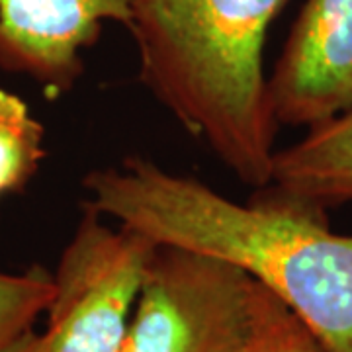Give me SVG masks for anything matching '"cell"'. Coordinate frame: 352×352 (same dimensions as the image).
<instances>
[{
  "label": "cell",
  "mask_w": 352,
  "mask_h": 352,
  "mask_svg": "<svg viewBox=\"0 0 352 352\" xmlns=\"http://www.w3.org/2000/svg\"><path fill=\"white\" fill-rule=\"evenodd\" d=\"M51 298L53 276L45 268L0 272V352H18L36 335V321L47 311Z\"/></svg>",
  "instance_id": "cell-9"
},
{
  "label": "cell",
  "mask_w": 352,
  "mask_h": 352,
  "mask_svg": "<svg viewBox=\"0 0 352 352\" xmlns=\"http://www.w3.org/2000/svg\"><path fill=\"white\" fill-rule=\"evenodd\" d=\"M263 286L233 264L159 245L120 352H241Z\"/></svg>",
  "instance_id": "cell-3"
},
{
  "label": "cell",
  "mask_w": 352,
  "mask_h": 352,
  "mask_svg": "<svg viewBox=\"0 0 352 352\" xmlns=\"http://www.w3.org/2000/svg\"><path fill=\"white\" fill-rule=\"evenodd\" d=\"M276 124L315 127L352 108V0H305L268 78Z\"/></svg>",
  "instance_id": "cell-5"
},
{
  "label": "cell",
  "mask_w": 352,
  "mask_h": 352,
  "mask_svg": "<svg viewBox=\"0 0 352 352\" xmlns=\"http://www.w3.org/2000/svg\"><path fill=\"white\" fill-rule=\"evenodd\" d=\"M106 22L127 30L129 0H0V65L63 94Z\"/></svg>",
  "instance_id": "cell-6"
},
{
  "label": "cell",
  "mask_w": 352,
  "mask_h": 352,
  "mask_svg": "<svg viewBox=\"0 0 352 352\" xmlns=\"http://www.w3.org/2000/svg\"><path fill=\"white\" fill-rule=\"evenodd\" d=\"M43 126L18 94L0 88V196L18 192L43 161Z\"/></svg>",
  "instance_id": "cell-8"
},
{
  "label": "cell",
  "mask_w": 352,
  "mask_h": 352,
  "mask_svg": "<svg viewBox=\"0 0 352 352\" xmlns=\"http://www.w3.org/2000/svg\"><path fill=\"white\" fill-rule=\"evenodd\" d=\"M268 186L319 210L352 201V108L274 153Z\"/></svg>",
  "instance_id": "cell-7"
},
{
  "label": "cell",
  "mask_w": 352,
  "mask_h": 352,
  "mask_svg": "<svg viewBox=\"0 0 352 352\" xmlns=\"http://www.w3.org/2000/svg\"><path fill=\"white\" fill-rule=\"evenodd\" d=\"M157 243L85 206L53 276L38 352H120Z\"/></svg>",
  "instance_id": "cell-4"
},
{
  "label": "cell",
  "mask_w": 352,
  "mask_h": 352,
  "mask_svg": "<svg viewBox=\"0 0 352 352\" xmlns=\"http://www.w3.org/2000/svg\"><path fill=\"white\" fill-rule=\"evenodd\" d=\"M36 340H38V333H36L32 339L28 340V342H25L24 346H22L18 352H38V349H36Z\"/></svg>",
  "instance_id": "cell-11"
},
{
  "label": "cell",
  "mask_w": 352,
  "mask_h": 352,
  "mask_svg": "<svg viewBox=\"0 0 352 352\" xmlns=\"http://www.w3.org/2000/svg\"><path fill=\"white\" fill-rule=\"evenodd\" d=\"M241 352H323L302 319L263 286L256 321Z\"/></svg>",
  "instance_id": "cell-10"
},
{
  "label": "cell",
  "mask_w": 352,
  "mask_h": 352,
  "mask_svg": "<svg viewBox=\"0 0 352 352\" xmlns=\"http://www.w3.org/2000/svg\"><path fill=\"white\" fill-rule=\"evenodd\" d=\"M87 208L157 245L237 266L302 319L323 352H352V237L329 229L323 210L268 186L243 206L145 157L85 178Z\"/></svg>",
  "instance_id": "cell-1"
},
{
  "label": "cell",
  "mask_w": 352,
  "mask_h": 352,
  "mask_svg": "<svg viewBox=\"0 0 352 352\" xmlns=\"http://www.w3.org/2000/svg\"><path fill=\"white\" fill-rule=\"evenodd\" d=\"M286 0H129L139 78L243 184L266 188L276 120L266 32Z\"/></svg>",
  "instance_id": "cell-2"
}]
</instances>
